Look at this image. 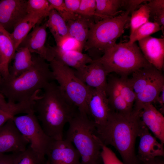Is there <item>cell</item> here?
Returning <instances> with one entry per match:
<instances>
[{
  "label": "cell",
  "mask_w": 164,
  "mask_h": 164,
  "mask_svg": "<svg viewBox=\"0 0 164 164\" xmlns=\"http://www.w3.org/2000/svg\"><path fill=\"white\" fill-rule=\"evenodd\" d=\"M16 153L0 154V164H13Z\"/></svg>",
  "instance_id": "cell-42"
},
{
  "label": "cell",
  "mask_w": 164,
  "mask_h": 164,
  "mask_svg": "<svg viewBox=\"0 0 164 164\" xmlns=\"http://www.w3.org/2000/svg\"><path fill=\"white\" fill-rule=\"evenodd\" d=\"M12 119L20 132L28 141L31 148L39 155L45 157L53 139L44 132L35 114L15 116Z\"/></svg>",
  "instance_id": "cell-8"
},
{
  "label": "cell",
  "mask_w": 164,
  "mask_h": 164,
  "mask_svg": "<svg viewBox=\"0 0 164 164\" xmlns=\"http://www.w3.org/2000/svg\"><path fill=\"white\" fill-rule=\"evenodd\" d=\"M86 102L89 116L96 126L104 125L111 111L105 90L89 87Z\"/></svg>",
  "instance_id": "cell-12"
},
{
  "label": "cell",
  "mask_w": 164,
  "mask_h": 164,
  "mask_svg": "<svg viewBox=\"0 0 164 164\" xmlns=\"http://www.w3.org/2000/svg\"><path fill=\"white\" fill-rule=\"evenodd\" d=\"M56 46L64 51H76L82 52L84 47L78 40L69 34L56 42Z\"/></svg>",
  "instance_id": "cell-33"
},
{
  "label": "cell",
  "mask_w": 164,
  "mask_h": 164,
  "mask_svg": "<svg viewBox=\"0 0 164 164\" xmlns=\"http://www.w3.org/2000/svg\"><path fill=\"white\" fill-rule=\"evenodd\" d=\"M29 144L28 141L16 127L12 118L0 127V154L23 152Z\"/></svg>",
  "instance_id": "cell-9"
},
{
  "label": "cell",
  "mask_w": 164,
  "mask_h": 164,
  "mask_svg": "<svg viewBox=\"0 0 164 164\" xmlns=\"http://www.w3.org/2000/svg\"><path fill=\"white\" fill-rule=\"evenodd\" d=\"M56 60L75 70H78L91 63L92 58L87 54L76 51H64L56 46L52 47Z\"/></svg>",
  "instance_id": "cell-22"
},
{
  "label": "cell",
  "mask_w": 164,
  "mask_h": 164,
  "mask_svg": "<svg viewBox=\"0 0 164 164\" xmlns=\"http://www.w3.org/2000/svg\"><path fill=\"white\" fill-rule=\"evenodd\" d=\"M162 73V71L151 65L134 72L132 73V77L128 78V80L136 95Z\"/></svg>",
  "instance_id": "cell-23"
},
{
  "label": "cell",
  "mask_w": 164,
  "mask_h": 164,
  "mask_svg": "<svg viewBox=\"0 0 164 164\" xmlns=\"http://www.w3.org/2000/svg\"><path fill=\"white\" fill-rule=\"evenodd\" d=\"M49 65L54 80L65 97L79 111L89 117L86 102L89 87L77 77L74 69L54 59Z\"/></svg>",
  "instance_id": "cell-7"
},
{
  "label": "cell",
  "mask_w": 164,
  "mask_h": 164,
  "mask_svg": "<svg viewBox=\"0 0 164 164\" xmlns=\"http://www.w3.org/2000/svg\"><path fill=\"white\" fill-rule=\"evenodd\" d=\"M74 70L77 77L87 86L105 90L108 74L102 64L97 60H93L80 69Z\"/></svg>",
  "instance_id": "cell-14"
},
{
  "label": "cell",
  "mask_w": 164,
  "mask_h": 164,
  "mask_svg": "<svg viewBox=\"0 0 164 164\" xmlns=\"http://www.w3.org/2000/svg\"><path fill=\"white\" fill-rule=\"evenodd\" d=\"M53 9H55L67 22L75 19L78 15L71 13L68 10L63 0H48Z\"/></svg>",
  "instance_id": "cell-36"
},
{
  "label": "cell",
  "mask_w": 164,
  "mask_h": 164,
  "mask_svg": "<svg viewBox=\"0 0 164 164\" xmlns=\"http://www.w3.org/2000/svg\"><path fill=\"white\" fill-rule=\"evenodd\" d=\"M43 90L42 95L34 101V113L48 136L55 140L63 139L64 127L74 116L77 108L54 81L47 84Z\"/></svg>",
  "instance_id": "cell-1"
},
{
  "label": "cell",
  "mask_w": 164,
  "mask_h": 164,
  "mask_svg": "<svg viewBox=\"0 0 164 164\" xmlns=\"http://www.w3.org/2000/svg\"><path fill=\"white\" fill-rule=\"evenodd\" d=\"M148 2L150 17L152 18L154 22L160 25L164 35V0H148Z\"/></svg>",
  "instance_id": "cell-30"
},
{
  "label": "cell",
  "mask_w": 164,
  "mask_h": 164,
  "mask_svg": "<svg viewBox=\"0 0 164 164\" xmlns=\"http://www.w3.org/2000/svg\"><path fill=\"white\" fill-rule=\"evenodd\" d=\"M65 5L69 11L72 14L77 15L79 8L80 0H64Z\"/></svg>",
  "instance_id": "cell-40"
},
{
  "label": "cell",
  "mask_w": 164,
  "mask_h": 164,
  "mask_svg": "<svg viewBox=\"0 0 164 164\" xmlns=\"http://www.w3.org/2000/svg\"><path fill=\"white\" fill-rule=\"evenodd\" d=\"M27 2L26 0H0V25L7 31L14 29L27 14Z\"/></svg>",
  "instance_id": "cell-13"
},
{
  "label": "cell",
  "mask_w": 164,
  "mask_h": 164,
  "mask_svg": "<svg viewBox=\"0 0 164 164\" xmlns=\"http://www.w3.org/2000/svg\"><path fill=\"white\" fill-rule=\"evenodd\" d=\"M138 137L140 140L137 156L139 161L143 162L156 157H164V144L152 135L143 122Z\"/></svg>",
  "instance_id": "cell-15"
},
{
  "label": "cell",
  "mask_w": 164,
  "mask_h": 164,
  "mask_svg": "<svg viewBox=\"0 0 164 164\" xmlns=\"http://www.w3.org/2000/svg\"><path fill=\"white\" fill-rule=\"evenodd\" d=\"M144 124L155 138L164 144V117L152 104L145 105L140 113Z\"/></svg>",
  "instance_id": "cell-17"
},
{
  "label": "cell",
  "mask_w": 164,
  "mask_h": 164,
  "mask_svg": "<svg viewBox=\"0 0 164 164\" xmlns=\"http://www.w3.org/2000/svg\"><path fill=\"white\" fill-rule=\"evenodd\" d=\"M45 164H50L49 161L48 160L46 161Z\"/></svg>",
  "instance_id": "cell-45"
},
{
  "label": "cell",
  "mask_w": 164,
  "mask_h": 164,
  "mask_svg": "<svg viewBox=\"0 0 164 164\" xmlns=\"http://www.w3.org/2000/svg\"><path fill=\"white\" fill-rule=\"evenodd\" d=\"M129 14L125 11L114 17L94 22L90 27L84 49L87 51L94 48L104 52L115 44L124 32L125 26L130 20Z\"/></svg>",
  "instance_id": "cell-6"
},
{
  "label": "cell",
  "mask_w": 164,
  "mask_h": 164,
  "mask_svg": "<svg viewBox=\"0 0 164 164\" xmlns=\"http://www.w3.org/2000/svg\"><path fill=\"white\" fill-rule=\"evenodd\" d=\"M96 13L101 19L113 17L123 12L122 0H95Z\"/></svg>",
  "instance_id": "cell-27"
},
{
  "label": "cell",
  "mask_w": 164,
  "mask_h": 164,
  "mask_svg": "<svg viewBox=\"0 0 164 164\" xmlns=\"http://www.w3.org/2000/svg\"><path fill=\"white\" fill-rule=\"evenodd\" d=\"M148 0L141 4L132 13L130 19V33L129 38L141 26L149 21L150 18L149 8L146 2Z\"/></svg>",
  "instance_id": "cell-28"
},
{
  "label": "cell",
  "mask_w": 164,
  "mask_h": 164,
  "mask_svg": "<svg viewBox=\"0 0 164 164\" xmlns=\"http://www.w3.org/2000/svg\"><path fill=\"white\" fill-rule=\"evenodd\" d=\"M32 57L33 63L28 70L15 78L2 79L0 92L8 102L27 100L54 80L49 64L39 56Z\"/></svg>",
  "instance_id": "cell-3"
},
{
  "label": "cell",
  "mask_w": 164,
  "mask_h": 164,
  "mask_svg": "<svg viewBox=\"0 0 164 164\" xmlns=\"http://www.w3.org/2000/svg\"><path fill=\"white\" fill-rule=\"evenodd\" d=\"M48 15L45 13H27L16 25L10 33L15 50L31 29Z\"/></svg>",
  "instance_id": "cell-21"
},
{
  "label": "cell",
  "mask_w": 164,
  "mask_h": 164,
  "mask_svg": "<svg viewBox=\"0 0 164 164\" xmlns=\"http://www.w3.org/2000/svg\"><path fill=\"white\" fill-rule=\"evenodd\" d=\"M15 51L10 33L0 25V73L2 79L10 77L9 65Z\"/></svg>",
  "instance_id": "cell-20"
},
{
  "label": "cell",
  "mask_w": 164,
  "mask_h": 164,
  "mask_svg": "<svg viewBox=\"0 0 164 164\" xmlns=\"http://www.w3.org/2000/svg\"><path fill=\"white\" fill-rule=\"evenodd\" d=\"M95 0H80L79 9L77 14L84 17L92 18L98 17L96 13Z\"/></svg>",
  "instance_id": "cell-35"
},
{
  "label": "cell",
  "mask_w": 164,
  "mask_h": 164,
  "mask_svg": "<svg viewBox=\"0 0 164 164\" xmlns=\"http://www.w3.org/2000/svg\"><path fill=\"white\" fill-rule=\"evenodd\" d=\"M48 19L46 22L48 28L56 42L69 35L66 22L54 9L51 10L48 15Z\"/></svg>",
  "instance_id": "cell-26"
},
{
  "label": "cell",
  "mask_w": 164,
  "mask_h": 164,
  "mask_svg": "<svg viewBox=\"0 0 164 164\" xmlns=\"http://www.w3.org/2000/svg\"><path fill=\"white\" fill-rule=\"evenodd\" d=\"M2 77L1 76L0 73V83L1 82V80H2Z\"/></svg>",
  "instance_id": "cell-46"
},
{
  "label": "cell",
  "mask_w": 164,
  "mask_h": 164,
  "mask_svg": "<svg viewBox=\"0 0 164 164\" xmlns=\"http://www.w3.org/2000/svg\"><path fill=\"white\" fill-rule=\"evenodd\" d=\"M46 155L50 164H80L79 152L73 143L66 138L53 139Z\"/></svg>",
  "instance_id": "cell-10"
},
{
  "label": "cell",
  "mask_w": 164,
  "mask_h": 164,
  "mask_svg": "<svg viewBox=\"0 0 164 164\" xmlns=\"http://www.w3.org/2000/svg\"><path fill=\"white\" fill-rule=\"evenodd\" d=\"M92 19L78 15L75 19L66 22L69 34L79 41L84 47L88 39L91 26L94 22Z\"/></svg>",
  "instance_id": "cell-24"
},
{
  "label": "cell",
  "mask_w": 164,
  "mask_h": 164,
  "mask_svg": "<svg viewBox=\"0 0 164 164\" xmlns=\"http://www.w3.org/2000/svg\"><path fill=\"white\" fill-rule=\"evenodd\" d=\"M160 30L161 29L159 24L149 21L139 27L129 38L128 42L131 43H135Z\"/></svg>",
  "instance_id": "cell-31"
},
{
  "label": "cell",
  "mask_w": 164,
  "mask_h": 164,
  "mask_svg": "<svg viewBox=\"0 0 164 164\" xmlns=\"http://www.w3.org/2000/svg\"><path fill=\"white\" fill-rule=\"evenodd\" d=\"M111 110L123 114L132 111L122 96L119 88L118 77L108 75L105 90Z\"/></svg>",
  "instance_id": "cell-19"
},
{
  "label": "cell",
  "mask_w": 164,
  "mask_h": 164,
  "mask_svg": "<svg viewBox=\"0 0 164 164\" xmlns=\"http://www.w3.org/2000/svg\"><path fill=\"white\" fill-rule=\"evenodd\" d=\"M164 88V76L162 73L135 95L132 111L135 113H139L145 105L155 103L158 96Z\"/></svg>",
  "instance_id": "cell-18"
},
{
  "label": "cell",
  "mask_w": 164,
  "mask_h": 164,
  "mask_svg": "<svg viewBox=\"0 0 164 164\" xmlns=\"http://www.w3.org/2000/svg\"><path fill=\"white\" fill-rule=\"evenodd\" d=\"M140 112L132 111L123 114L111 110L106 124L96 126L97 135L103 144L114 147L124 164H137L140 162L135 153V145L142 124Z\"/></svg>",
  "instance_id": "cell-2"
},
{
  "label": "cell",
  "mask_w": 164,
  "mask_h": 164,
  "mask_svg": "<svg viewBox=\"0 0 164 164\" xmlns=\"http://www.w3.org/2000/svg\"><path fill=\"white\" fill-rule=\"evenodd\" d=\"M31 53L26 47L17 48L13 57L14 63L9 68L10 78H15L30 68L33 63Z\"/></svg>",
  "instance_id": "cell-25"
},
{
  "label": "cell",
  "mask_w": 164,
  "mask_h": 164,
  "mask_svg": "<svg viewBox=\"0 0 164 164\" xmlns=\"http://www.w3.org/2000/svg\"><path fill=\"white\" fill-rule=\"evenodd\" d=\"M138 42L139 47L147 61L162 71L164 65V38L150 36Z\"/></svg>",
  "instance_id": "cell-16"
},
{
  "label": "cell",
  "mask_w": 164,
  "mask_h": 164,
  "mask_svg": "<svg viewBox=\"0 0 164 164\" xmlns=\"http://www.w3.org/2000/svg\"><path fill=\"white\" fill-rule=\"evenodd\" d=\"M68 123L66 139L73 143L79 152L80 164H101L104 145L97 135L93 121L77 110Z\"/></svg>",
  "instance_id": "cell-4"
},
{
  "label": "cell",
  "mask_w": 164,
  "mask_h": 164,
  "mask_svg": "<svg viewBox=\"0 0 164 164\" xmlns=\"http://www.w3.org/2000/svg\"><path fill=\"white\" fill-rule=\"evenodd\" d=\"M46 22L41 26L34 27L33 30L23 39L19 47H26L31 53H35L50 62L54 59V56L52 46L46 45Z\"/></svg>",
  "instance_id": "cell-11"
},
{
  "label": "cell",
  "mask_w": 164,
  "mask_h": 164,
  "mask_svg": "<svg viewBox=\"0 0 164 164\" xmlns=\"http://www.w3.org/2000/svg\"><path fill=\"white\" fill-rule=\"evenodd\" d=\"M21 108L18 106L14 107L9 111H0V127L9 119L17 114H21Z\"/></svg>",
  "instance_id": "cell-38"
},
{
  "label": "cell",
  "mask_w": 164,
  "mask_h": 164,
  "mask_svg": "<svg viewBox=\"0 0 164 164\" xmlns=\"http://www.w3.org/2000/svg\"><path fill=\"white\" fill-rule=\"evenodd\" d=\"M147 0H122V8H123L125 11L128 12L130 14L138 8L142 4Z\"/></svg>",
  "instance_id": "cell-39"
},
{
  "label": "cell",
  "mask_w": 164,
  "mask_h": 164,
  "mask_svg": "<svg viewBox=\"0 0 164 164\" xmlns=\"http://www.w3.org/2000/svg\"><path fill=\"white\" fill-rule=\"evenodd\" d=\"M103 52L102 56L96 60L102 64L108 74L114 72L120 77H128L135 71L152 65L135 43H116Z\"/></svg>",
  "instance_id": "cell-5"
},
{
  "label": "cell",
  "mask_w": 164,
  "mask_h": 164,
  "mask_svg": "<svg viewBox=\"0 0 164 164\" xmlns=\"http://www.w3.org/2000/svg\"><path fill=\"white\" fill-rule=\"evenodd\" d=\"M53 9L48 0H27V13H45L48 15Z\"/></svg>",
  "instance_id": "cell-34"
},
{
  "label": "cell",
  "mask_w": 164,
  "mask_h": 164,
  "mask_svg": "<svg viewBox=\"0 0 164 164\" xmlns=\"http://www.w3.org/2000/svg\"><path fill=\"white\" fill-rule=\"evenodd\" d=\"M163 157H156L149 160L141 162L142 164H164Z\"/></svg>",
  "instance_id": "cell-44"
},
{
  "label": "cell",
  "mask_w": 164,
  "mask_h": 164,
  "mask_svg": "<svg viewBox=\"0 0 164 164\" xmlns=\"http://www.w3.org/2000/svg\"><path fill=\"white\" fill-rule=\"evenodd\" d=\"M158 103L160 107V111L164 114V88L162 89L157 99L156 102Z\"/></svg>",
  "instance_id": "cell-43"
},
{
  "label": "cell",
  "mask_w": 164,
  "mask_h": 164,
  "mask_svg": "<svg viewBox=\"0 0 164 164\" xmlns=\"http://www.w3.org/2000/svg\"><path fill=\"white\" fill-rule=\"evenodd\" d=\"M118 82L121 94L129 107L133 110L135 94L128 80V77H118Z\"/></svg>",
  "instance_id": "cell-32"
},
{
  "label": "cell",
  "mask_w": 164,
  "mask_h": 164,
  "mask_svg": "<svg viewBox=\"0 0 164 164\" xmlns=\"http://www.w3.org/2000/svg\"><path fill=\"white\" fill-rule=\"evenodd\" d=\"M137 164H142V162L140 161Z\"/></svg>",
  "instance_id": "cell-47"
},
{
  "label": "cell",
  "mask_w": 164,
  "mask_h": 164,
  "mask_svg": "<svg viewBox=\"0 0 164 164\" xmlns=\"http://www.w3.org/2000/svg\"><path fill=\"white\" fill-rule=\"evenodd\" d=\"M14 103L6 101L5 97L0 92V111H9L13 108Z\"/></svg>",
  "instance_id": "cell-41"
},
{
  "label": "cell",
  "mask_w": 164,
  "mask_h": 164,
  "mask_svg": "<svg viewBox=\"0 0 164 164\" xmlns=\"http://www.w3.org/2000/svg\"><path fill=\"white\" fill-rule=\"evenodd\" d=\"M101 155L103 164H124L110 149L104 145L102 148Z\"/></svg>",
  "instance_id": "cell-37"
},
{
  "label": "cell",
  "mask_w": 164,
  "mask_h": 164,
  "mask_svg": "<svg viewBox=\"0 0 164 164\" xmlns=\"http://www.w3.org/2000/svg\"><path fill=\"white\" fill-rule=\"evenodd\" d=\"M45 157L35 151L29 145L23 152L17 153L13 164H45Z\"/></svg>",
  "instance_id": "cell-29"
}]
</instances>
